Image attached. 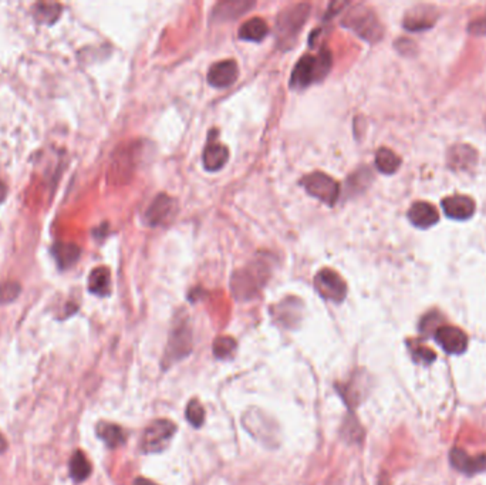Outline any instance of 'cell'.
Listing matches in <instances>:
<instances>
[{"mask_svg":"<svg viewBox=\"0 0 486 485\" xmlns=\"http://www.w3.org/2000/svg\"><path fill=\"white\" fill-rule=\"evenodd\" d=\"M15 91L12 82L0 67V158L10 157L20 144L22 125Z\"/></svg>","mask_w":486,"mask_h":485,"instance_id":"obj_1","label":"cell"},{"mask_svg":"<svg viewBox=\"0 0 486 485\" xmlns=\"http://www.w3.org/2000/svg\"><path fill=\"white\" fill-rule=\"evenodd\" d=\"M331 67V53L329 49L323 47L319 54H306L303 56L295 66L290 87L296 90H301L313 84L315 82L323 80Z\"/></svg>","mask_w":486,"mask_h":485,"instance_id":"obj_2","label":"cell"},{"mask_svg":"<svg viewBox=\"0 0 486 485\" xmlns=\"http://www.w3.org/2000/svg\"><path fill=\"white\" fill-rule=\"evenodd\" d=\"M310 13L307 3H297L285 9L276 19L277 45L283 49L292 47L297 34L303 29Z\"/></svg>","mask_w":486,"mask_h":485,"instance_id":"obj_3","label":"cell"},{"mask_svg":"<svg viewBox=\"0 0 486 485\" xmlns=\"http://www.w3.org/2000/svg\"><path fill=\"white\" fill-rule=\"evenodd\" d=\"M192 351V332L188 323V318H177L171 329L166 352L164 356L165 367H169L175 362L188 356Z\"/></svg>","mask_w":486,"mask_h":485,"instance_id":"obj_4","label":"cell"},{"mask_svg":"<svg viewBox=\"0 0 486 485\" xmlns=\"http://www.w3.org/2000/svg\"><path fill=\"white\" fill-rule=\"evenodd\" d=\"M343 26L356 31L360 38L367 42H377L383 34V27L377 20L374 12L366 6H357L350 10L343 19Z\"/></svg>","mask_w":486,"mask_h":485,"instance_id":"obj_5","label":"cell"},{"mask_svg":"<svg viewBox=\"0 0 486 485\" xmlns=\"http://www.w3.org/2000/svg\"><path fill=\"white\" fill-rule=\"evenodd\" d=\"M300 184L307 191L308 195L324 202L329 206H333L340 195V185L336 180L324 172H311L301 178Z\"/></svg>","mask_w":486,"mask_h":485,"instance_id":"obj_6","label":"cell"},{"mask_svg":"<svg viewBox=\"0 0 486 485\" xmlns=\"http://www.w3.org/2000/svg\"><path fill=\"white\" fill-rule=\"evenodd\" d=\"M177 431V426L169 420L159 419L152 422L143 434L141 438V449L146 454L159 453L169 444L173 434Z\"/></svg>","mask_w":486,"mask_h":485,"instance_id":"obj_7","label":"cell"},{"mask_svg":"<svg viewBox=\"0 0 486 485\" xmlns=\"http://www.w3.org/2000/svg\"><path fill=\"white\" fill-rule=\"evenodd\" d=\"M315 288L318 293L326 299L336 303L344 300L347 295V285L341 276L331 269H322L315 278Z\"/></svg>","mask_w":486,"mask_h":485,"instance_id":"obj_8","label":"cell"},{"mask_svg":"<svg viewBox=\"0 0 486 485\" xmlns=\"http://www.w3.org/2000/svg\"><path fill=\"white\" fill-rule=\"evenodd\" d=\"M265 284V272L258 270V265L236 272L230 281V288L237 299H249Z\"/></svg>","mask_w":486,"mask_h":485,"instance_id":"obj_9","label":"cell"},{"mask_svg":"<svg viewBox=\"0 0 486 485\" xmlns=\"http://www.w3.org/2000/svg\"><path fill=\"white\" fill-rule=\"evenodd\" d=\"M435 341L449 355H462L467 351V334L454 326H439L434 333Z\"/></svg>","mask_w":486,"mask_h":485,"instance_id":"obj_10","label":"cell"},{"mask_svg":"<svg viewBox=\"0 0 486 485\" xmlns=\"http://www.w3.org/2000/svg\"><path fill=\"white\" fill-rule=\"evenodd\" d=\"M173 217H175V201L166 194H159L147 210L146 221L150 226L155 228L169 222Z\"/></svg>","mask_w":486,"mask_h":485,"instance_id":"obj_11","label":"cell"},{"mask_svg":"<svg viewBox=\"0 0 486 485\" xmlns=\"http://www.w3.org/2000/svg\"><path fill=\"white\" fill-rule=\"evenodd\" d=\"M239 76V68L235 60H222L211 66L207 72V83L215 88H226L232 86Z\"/></svg>","mask_w":486,"mask_h":485,"instance_id":"obj_12","label":"cell"},{"mask_svg":"<svg viewBox=\"0 0 486 485\" xmlns=\"http://www.w3.org/2000/svg\"><path fill=\"white\" fill-rule=\"evenodd\" d=\"M229 160V150L226 146L221 144L219 141H217V137H214L211 134V138L207 140V144L205 146L203 154H202V161H203V167L207 171H219L221 168H224V165L228 162Z\"/></svg>","mask_w":486,"mask_h":485,"instance_id":"obj_13","label":"cell"},{"mask_svg":"<svg viewBox=\"0 0 486 485\" xmlns=\"http://www.w3.org/2000/svg\"><path fill=\"white\" fill-rule=\"evenodd\" d=\"M442 210L446 217L453 220H469L475 214V202L464 195L448 197L442 201Z\"/></svg>","mask_w":486,"mask_h":485,"instance_id":"obj_14","label":"cell"},{"mask_svg":"<svg viewBox=\"0 0 486 485\" xmlns=\"http://www.w3.org/2000/svg\"><path fill=\"white\" fill-rule=\"evenodd\" d=\"M449 460L458 471L473 475L486 470V456L471 457L461 448H453L449 453Z\"/></svg>","mask_w":486,"mask_h":485,"instance_id":"obj_15","label":"cell"},{"mask_svg":"<svg viewBox=\"0 0 486 485\" xmlns=\"http://www.w3.org/2000/svg\"><path fill=\"white\" fill-rule=\"evenodd\" d=\"M409 221L418 228H430L439 221L437 208L428 202H415L408 211Z\"/></svg>","mask_w":486,"mask_h":485,"instance_id":"obj_16","label":"cell"},{"mask_svg":"<svg viewBox=\"0 0 486 485\" xmlns=\"http://www.w3.org/2000/svg\"><path fill=\"white\" fill-rule=\"evenodd\" d=\"M269 31L267 23L260 17L246 20L239 27V39L246 42H262Z\"/></svg>","mask_w":486,"mask_h":485,"instance_id":"obj_17","label":"cell"},{"mask_svg":"<svg viewBox=\"0 0 486 485\" xmlns=\"http://www.w3.org/2000/svg\"><path fill=\"white\" fill-rule=\"evenodd\" d=\"M253 2H245V0H233V2H221L214 9V19L218 20H230L246 13L251 8H253Z\"/></svg>","mask_w":486,"mask_h":485,"instance_id":"obj_18","label":"cell"},{"mask_svg":"<svg viewBox=\"0 0 486 485\" xmlns=\"http://www.w3.org/2000/svg\"><path fill=\"white\" fill-rule=\"evenodd\" d=\"M97 436L111 449L121 447L127 440L125 431L120 426L110 423H100L97 427Z\"/></svg>","mask_w":486,"mask_h":485,"instance_id":"obj_19","label":"cell"},{"mask_svg":"<svg viewBox=\"0 0 486 485\" xmlns=\"http://www.w3.org/2000/svg\"><path fill=\"white\" fill-rule=\"evenodd\" d=\"M476 161V153L468 146L453 147L448 154L449 165L455 169H467L472 167Z\"/></svg>","mask_w":486,"mask_h":485,"instance_id":"obj_20","label":"cell"},{"mask_svg":"<svg viewBox=\"0 0 486 485\" xmlns=\"http://www.w3.org/2000/svg\"><path fill=\"white\" fill-rule=\"evenodd\" d=\"M401 160L400 157L389 150V148H379L375 154V167L383 174H394V172L400 168Z\"/></svg>","mask_w":486,"mask_h":485,"instance_id":"obj_21","label":"cell"},{"mask_svg":"<svg viewBox=\"0 0 486 485\" xmlns=\"http://www.w3.org/2000/svg\"><path fill=\"white\" fill-rule=\"evenodd\" d=\"M110 272L106 268H98L93 270L90 281H88V289L98 295V296H106L110 293Z\"/></svg>","mask_w":486,"mask_h":485,"instance_id":"obj_22","label":"cell"},{"mask_svg":"<svg viewBox=\"0 0 486 485\" xmlns=\"http://www.w3.org/2000/svg\"><path fill=\"white\" fill-rule=\"evenodd\" d=\"M90 474H91V464L84 456V453H81L79 449L70 460V475L76 482H81L87 479Z\"/></svg>","mask_w":486,"mask_h":485,"instance_id":"obj_23","label":"cell"},{"mask_svg":"<svg viewBox=\"0 0 486 485\" xmlns=\"http://www.w3.org/2000/svg\"><path fill=\"white\" fill-rule=\"evenodd\" d=\"M236 351V340L230 336H219L214 341V355L218 359H228Z\"/></svg>","mask_w":486,"mask_h":485,"instance_id":"obj_24","label":"cell"},{"mask_svg":"<svg viewBox=\"0 0 486 485\" xmlns=\"http://www.w3.org/2000/svg\"><path fill=\"white\" fill-rule=\"evenodd\" d=\"M185 414H187V420L195 427H201L205 422V410L202 407V404L198 401V400H191L187 406V410H185Z\"/></svg>","mask_w":486,"mask_h":485,"instance_id":"obj_25","label":"cell"},{"mask_svg":"<svg viewBox=\"0 0 486 485\" xmlns=\"http://www.w3.org/2000/svg\"><path fill=\"white\" fill-rule=\"evenodd\" d=\"M412 356L415 360L423 362V363H432L435 360V353L430 349H427L425 346H416V348L412 351Z\"/></svg>","mask_w":486,"mask_h":485,"instance_id":"obj_26","label":"cell"},{"mask_svg":"<svg viewBox=\"0 0 486 485\" xmlns=\"http://www.w3.org/2000/svg\"><path fill=\"white\" fill-rule=\"evenodd\" d=\"M469 31L476 34V36H486V15L472 22L469 26Z\"/></svg>","mask_w":486,"mask_h":485,"instance_id":"obj_27","label":"cell"},{"mask_svg":"<svg viewBox=\"0 0 486 485\" xmlns=\"http://www.w3.org/2000/svg\"><path fill=\"white\" fill-rule=\"evenodd\" d=\"M132 485H157L155 482H152V481H150V479H147V478H143V477H138L135 481H134V484Z\"/></svg>","mask_w":486,"mask_h":485,"instance_id":"obj_28","label":"cell"},{"mask_svg":"<svg viewBox=\"0 0 486 485\" xmlns=\"http://www.w3.org/2000/svg\"><path fill=\"white\" fill-rule=\"evenodd\" d=\"M6 194H8V187H6V184L2 180H0V202L5 201Z\"/></svg>","mask_w":486,"mask_h":485,"instance_id":"obj_29","label":"cell"},{"mask_svg":"<svg viewBox=\"0 0 486 485\" xmlns=\"http://www.w3.org/2000/svg\"><path fill=\"white\" fill-rule=\"evenodd\" d=\"M6 448H8V441L5 440V437L2 436V433H0V454L5 453V452H6Z\"/></svg>","mask_w":486,"mask_h":485,"instance_id":"obj_30","label":"cell"}]
</instances>
